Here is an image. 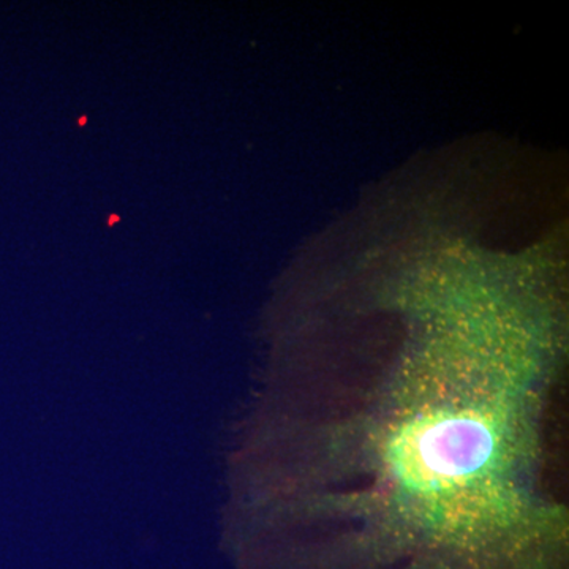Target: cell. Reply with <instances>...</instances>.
Returning a JSON list of instances; mask_svg holds the SVG:
<instances>
[{"label":"cell","mask_w":569,"mask_h":569,"mask_svg":"<svg viewBox=\"0 0 569 569\" xmlns=\"http://www.w3.org/2000/svg\"><path fill=\"white\" fill-rule=\"evenodd\" d=\"M290 392L283 516L309 569H567L568 369L500 299L407 296Z\"/></svg>","instance_id":"obj_1"}]
</instances>
